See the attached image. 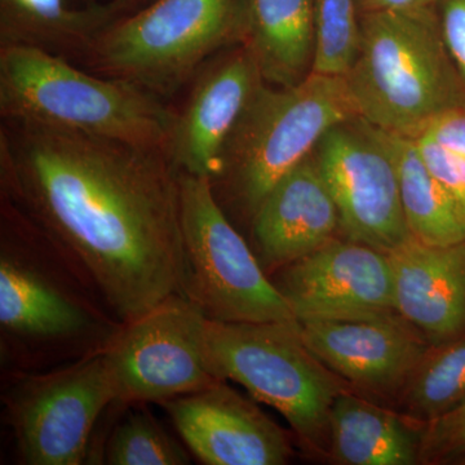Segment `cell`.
<instances>
[{"instance_id": "13", "label": "cell", "mask_w": 465, "mask_h": 465, "mask_svg": "<svg viewBox=\"0 0 465 465\" xmlns=\"http://www.w3.org/2000/svg\"><path fill=\"white\" fill-rule=\"evenodd\" d=\"M299 324L302 341L327 369L375 393L400 394L430 347L399 314Z\"/></svg>"}, {"instance_id": "17", "label": "cell", "mask_w": 465, "mask_h": 465, "mask_svg": "<svg viewBox=\"0 0 465 465\" xmlns=\"http://www.w3.org/2000/svg\"><path fill=\"white\" fill-rule=\"evenodd\" d=\"M405 415L342 391L330 414L329 455L344 465L420 463L423 427Z\"/></svg>"}, {"instance_id": "12", "label": "cell", "mask_w": 465, "mask_h": 465, "mask_svg": "<svg viewBox=\"0 0 465 465\" xmlns=\"http://www.w3.org/2000/svg\"><path fill=\"white\" fill-rule=\"evenodd\" d=\"M159 405L203 464L283 465L292 455L289 434L225 381Z\"/></svg>"}, {"instance_id": "11", "label": "cell", "mask_w": 465, "mask_h": 465, "mask_svg": "<svg viewBox=\"0 0 465 465\" xmlns=\"http://www.w3.org/2000/svg\"><path fill=\"white\" fill-rule=\"evenodd\" d=\"M277 273L272 281L298 322L397 314L388 252L360 242L335 238Z\"/></svg>"}, {"instance_id": "25", "label": "cell", "mask_w": 465, "mask_h": 465, "mask_svg": "<svg viewBox=\"0 0 465 465\" xmlns=\"http://www.w3.org/2000/svg\"><path fill=\"white\" fill-rule=\"evenodd\" d=\"M465 458V401L423 424L421 464H459Z\"/></svg>"}, {"instance_id": "26", "label": "cell", "mask_w": 465, "mask_h": 465, "mask_svg": "<svg viewBox=\"0 0 465 465\" xmlns=\"http://www.w3.org/2000/svg\"><path fill=\"white\" fill-rule=\"evenodd\" d=\"M416 140L428 166L451 193L465 215V155L452 152L427 137Z\"/></svg>"}, {"instance_id": "6", "label": "cell", "mask_w": 465, "mask_h": 465, "mask_svg": "<svg viewBox=\"0 0 465 465\" xmlns=\"http://www.w3.org/2000/svg\"><path fill=\"white\" fill-rule=\"evenodd\" d=\"M206 351L219 381L246 388L289 421L305 448L329 455L330 414L345 388L302 341L299 322L207 320Z\"/></svg>"}, {"instance_id": "9", "label": "cell", "mask_w": 465, "mask_h": 465, "mask_svg": "<svg viewBox=\"0 0 465 465\" xmlns=\"http://www.w3.org/2000/svg\"><path fill=\"white\" fill-rule=\"evenodd\" d=\"M112 402L116 394L104 351L21 381L9 394L8 414L24 463H84L94 424Z\"/></svg>"}, {"instance_id": "23", "label": "cell", "mask_w": 465, "mask_h": 465, "mask_svg": "<svg viewBox=\"0 0 465 465\" xmlns=\"http://www.w3.org/2000/svg\"><path fill=\"white\" fill-rule=\"evenodd\" d=\"M314 48L312 72L345 76L356 61L361 41V9L358 0H316Z\"/></svg>"}, {"instance_id": "1", "label": "cell", "mask_w": 465, "mask_h": 465, "mask_svg": "<svg viewBox=\"0 0 465 465\" xmlns=\"http://www.w3.org/2000/svg\"><path fill=\"white\" fill-rule=\"evenodd\" d=\"M3 183L124 323L180 292L179 170L164 153L8 124Z\"/></svg>"}, {"instance_id": "5", "label": "cell", "mask_w": 465, "mask_h": 465, "mask_svg": "<svg viewBox=\"0 0 465 465\" xmlns=\"http://www.w3.org/2000/svg\"><path fill=\"white\" fill-rule=\"evenodd\" d=\"M358 118L345 76L317 74L290 87L265 82L232 134L222 168L211 180L225 183L250 217L275 183L316 152L324 134Z\"/></svg>"}, {"instance_id": "20", "label": "cell", "mask_w": 465, "mask_h": 465, "mask_svg": "<svg viewBox=\"0 0 465 465\" xmlns=\"http://www.w3.org/2000/svg\"><path fill=\"white\" fill-rule=\"evenodd\" d=\"M0 324L5 332L33 341L78 335L88 324L84 309L45 275L2 250Z\"/></svg>"}, {"instance_id": "3", "label": "cell", "mask_w": 465, "mask_h": 465, "mask_svg": "<svg viewBox=\"0 0 465 465\" xmlns=\"http://www.w3.org/2000/svg\"><path fill=\"white\" fill-rule=\"evenodd\" d=\"M345 79L358 116L388 133L419 139L440 116L465 109L437 8L361 14L360 50Z\"/></svg>"}, {"instance_id": "15", "label": "cell", "mask_w": 465, "mask_h": 465, "mask_svg": "<svg viewBox=\"0 0 465 465\" xmlns=\"http://www.w3.org/2000/svg\"><path fill=\"white\" fill-rule=\"evenodd\" d=\"M251 222L268 275L335 240L341 217L314 153L275 183Z\"/></svg>"}, {"instance_id": "31", "label": "cell", "mask_w": 465, "mask_h": 465, "mask_svg": "<svg viewBox=\"0 0 465 465\" xmlns=\"http://www.w3.org/2000/svg\"><path fill=\"white\" fill-rule=\"evenodd\" d=\"M459 464H465V458L463 459V460L460 461V463Z\"/></svg>"}, {"instance_id": "30", "label": "cell", "mask_w": 465, "mask_h": 465, "mask_svg": "<svg viewBox=\"0 0 465 465\" xmlns=\"http://www.w3.org/2000/svg\"><path fill=\"white\" fill-rule=\"evenodd\" d=\"M113 2L115 3L116 7L121 9L122 14L127 15L145 7L146 5L154 2V0H113Z\"/></svg>"}, {"instance_id": "2", "label": "cell", "mask_w": 465, "mask_h": 465, "mask_svg": "<svg viewBox=\"0 0 465 465\" xmlns=\"http://www.w3.org/2000/svg\"><path fill=\"white\" fill-rule=\"evenodd\" d=\"M0 115L167 155L176 112L122 79L91 74L67 58L29 47L0 48ZM168 157V155H167Z\"/></svg>"}, {"instance_id": "4", "label": "cell", "mask_w": 465, "mask_h": 465, "mask_svg": "<svg viewBox=\"0 0 465 465\" xmlns=\"http://www.w3.org/2000/svg\"><path fill=\"white\" fill-rule=\"evenodd\" d=\"M247 0H154L116 18L84 61L96 74L170 97L217 52L243 45Z\"/></svg>"}, {"instance_id": "8", "label": "cell", "mask_w": 465, "mask_h": 465, "mask_svg": "<svg viewBox=\"0 0 465 465\" xmlns=\"http://www.w3.org/2000/svg\"><path fill=\"white\" fill-rule=\"evenodd\" d=\"M207 318L174 293L124 329L104 348L116 402H162L219 381L206 351Z\"/></svg>"}, {"instance_id": "10", "label": "cell", "mask_w": 465, "mask_h": 465, "mask_svg": "<svg viewBox=\"0 0 465 465\" xmlns=\"http://www.w3.org/2000/svg\"><path fill=\"white\" fill-rule=\"evenodd\" d=\"M314 155L347 240L391 252L412 237L396 166L375 125L360 116L336 125Z\"/></svg>"}, {"instance_id": "24", "label": "cell", "mask_w": 465, "mask_h": 465, "mask_svg": "<svg viewBox=\"0 0 465 465\" xmlns=\"http://www.w3.org/2000/svg\"><path fill=\"white\" fill-rule=\"evenodd\" d=\"M110 465H185L191 463L183 449L145 412H133L116 425L104 450Z\"/></svg>"}, {"instance_id": "19", "label": "cell", "mask_w": 465, "mask_h": 465, "mask_svg": "<svg viewBox=\"0 0 465 465\" xmlns=\"http://www.w3.org/2000/svg\"><path fill=\"white\" fill-rule=\"evenodd\" d=\"M314 5L316 0H247L243 45L266 84L290 87L311 74Z\"/></svg>"}, {"instance_id": "16", "label": "cell", "mask_w": 465, "mask_h": 465, "mask_svg": "<svg viewBox=\"0 0 465 465\" xmlns=\"http://www.w3.org/2000/svg\"><path fill=\"white\" fill-rule=\"evenodd\" d=\"M396 313L430 345L465 332V241L430 246L414 237L388 252Z\"/></svg>"}, {"instance_id": "14", "label": "cell", "mask_w": 465, "mask_h": 465, "mask_svg": "<svg viewBox=\"0 0 465 465\" xmlns=\"http://www.w3.org/2000/svg\"><path fill=\"white\" fill-rule=\"evenodd\" d=\"M262 84L258 65L243 45L202 69L174 119L167 150L174 166L213 180L222 168L232 134Z\"/></svg>"}, {"instance_id": "21", "label": "cell", "mask_w": 465, "mask_h": 465, "mask_svg": "<svg viewBox=\"0 0 465 465\" xmlns=\"http://www.w3.org/2000/svg\"><path fill=\"white\" fill-rule=\"evenodd\" d=\"M376 131L393 158L412 237L430 246H451L465 241L463 211L428 166L418 140L378 127Z\"/></svg>"}, {"instance_id": "27", "label": "cell", "mask_w": 465, "mask_h": 465, "mask_svg": "<svg viewBox=\"0 0 465 465\" xmlns=\"http://www.w3.org/2000/svg\"><path fill=\"white\" fill-rule=\"evenodd\" d=\"M437 12L443 42L465 88V0H440Z\"/></svg>"}, {"instance_id": "18", "label": "cell", "mask_w": 465, "mask_h": 465, "mask_svg": "<svg viewBox=\"0 0 465 465\" xmlns=\"http://www.w3.org/2000/svg\"><path fill=\"white\" fill-rule=\"evenodd\" d=\"M124 16L115 3L75 8L67 0H0V48H36L84 57L101 34Z\"/></svg>"}, {"instance_id": "28", "label": "cell", "mask_w": 465, "mask_h": 465, "mask_svg": "<svg viewBox=\"0 0 465 465\" xmlns=\"http://www.w3.org/2000/svg\"><path fill=\"white\" fill-rule=\"evenodd\" d=\"M420 137H427L452 152L465 155V109L440 116Z\"/></svg>"}, {"instance_id": "22", "label": "cell", "mask_w": 465, "mask_h": 465, "mask_svg": "<svg viewBox=\"0 0 465 465\" xmlns=\"http://www.w3.org/2000/svg\"><path fill=\"white\" fill-rule=\"evenodd\" d=\"M402 415L428 423L465 401V332L430 345L400 393Z\"/></svg>"}, {"instance_id": "7", "label": "cell", "mask_w": 465, "mask_h": 465, "mask_svg": "<svg viewBox=\"0 0 465 465\" xmlns=\"http://www.w3.org/2000/svg\"><path fill=\"white\" fill-rule=\"evenodd\" d=\"M180 188V295L217 322H298L256 253L232 225L210 177L182 173Z\"/></svg>"}, {"instance_id": "29", "label": "cell", "mask_w": 465, "mask_h": 465, "mask_svg": "<svg viewBox=\"0 0 465 465\" xmlns=\"http://www.w3.org/2000/svg\"><path fill=\"white\" fill-rule=\"evenodd\" d=\"M440 0H358L361 14L369 12H410L437 8Z\"/></svg>"}]
</instances>
